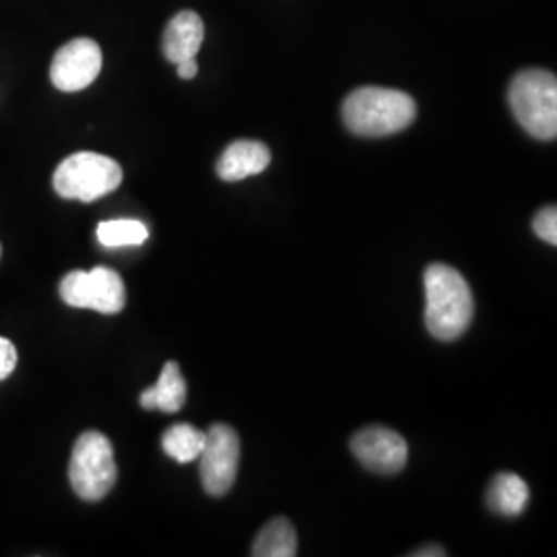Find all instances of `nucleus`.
<instances>
[{
    "instance_id": "obj_1",
    "label": "nucleus",
    "mask_w": 557,
    "mask_h": 557,
    "mask_svg": "<svg viewBox=\"0 0 557 557\" xmlns=\"http://www.w3.org/2000/svg\"><path fill=\"white\" fill-rule=\"evenodd\" d=\"M416 100L398 89L359 87L343 103L345 126L358 137H391L413 124Z\"/></svg>"
},
{
    "instance_id": "obj_2",
    "label": "nucleus",
    "mask_w": 557,
    "mask_h": 557,
    "mask_svg": "<svg viewBox=\"0 0 557 557\" xmlns=\"http://www.w3.org/2000/svg\"><path fill=\"white\" fill-rule=\"evenodd\" d=\"M423 285L428 331L440 341L460 337L473 319V294L469 283L448 264H430Z\"/></svg>"
},
{
    "instance_id": "obj_3",
    "label": "nucleus",
    "mask_w": 557,
    "mask_h": 557,
    "mask_svg": "<svg viewBox=\"0 0 557 557\" xmlns=\"http://www.w3.org/2000/svg\"><path fill=\"white\" fill-rule=\"evenodd\" d=\"M508 101L518 124L539 140L557 137V79L545 69L520 71L510 83Z\"/></svg>"
},
{
    "instance_id": "obj_4",
    "label": "nucleus",
    "mask_w": 557,
    "mask_h": 557,
    "mask_svg": "<svg viewBox=\"0 0 557 557\" xmlns=\"http://www.w3.org/2000/svg\"><path fill=\"white\" fill-rule=\"evenodd\" d=\"M122 176L119 161L94 151H79L60 163L52 184L62 199L94 202L114 193Z\"/></svg>"
},
{
    "instance_id": "obj_5",
    "label": "nucleus",
    "mask_w": 557,
    "mask_h": 557,
    "mask_svg": "<svg viewBox=\"0 0 557 557\" xmlns=\"http://www.w3.org/2000/svg\"><path fill=\"white\" fill-rule=\"evenodd\" d=\"M119 478L112 442L101 432H85L75 442L69 479L81 499L100 502L110 494Z\"/></svg>"
},
{
    "instance_id": "obj_6",
    "label": "nucleus",
    "mask_w": 557,
    "mask_h": 557,
    "mask_svg": "<svg viewBox=\"0 0 557 557\" xmlns=\"http://www.w3.org/2000/svg\"><path fill=\"white\" fill-rule=\"evenodd\" d=\"M60 298L73 308H87L100 314H119L126 304V289L114 269L96 267L91 271H73L62 278Z\"/></svg>"
},
{
    "instance_id": "obj_7",
    "label": "nucleus",
    "mask_w": 557,
    "mask_h": 557,
    "mask_svg": "<svg viewBox=\"0 0 557 557\" xmlns=\"http://www.w3.org/2000/svg\"><path fill=\"white\" fill-rule=\"evenodd\" d=\"M200 453V481L209 496H225L238 475L239 438L234 428L225 423L211 425Z\"/></svg>"
},
{
    "instance_id": "obj_8",
    "label": "nucleus",
    "mask_w": 557,
    "mask_h": 557,
    "mask_svg": "<svg viewBox=\"0 0 557 557\" xmlns=\"http://www.w3.org/2000/svg\"><path fill=\"white\" fill-rule=\"evenodd\" d=\"M101 48L89 38H77L60 48L50 66V81L60 91L73 94L87 89L100 77Z\"/></svg>"
},
{
    "instance_id": "obj_9",
    "label": "nucleus",
    "mask_w": 557,
    "mask_h": 557,
    "mask_svg": "<svg viewBox=\"0 0 557 557\" xmlns=\"http://www.w3.org/2000/svg\"><path fill=\"white\" fill-rule=\"evenodd\" d=\"M351 450L366 469L382 475L403 471L409 457V448L403 436L382 425H372L358 432L351 440Z\"/></svg>"
},
{
    "instance_id": "obj_10",
    "label": "nucleus",
    "mask_w": 557,
    "mask_h": 557,
    "mask_svg": "<svg viewBox=\"0 0 557 557\" xmlns=\"http://www.w3.org/2000/svg\"><path fill=\"white\" fill-rule=\"evenodd\" d=\"M269 163H271V151L264 143L236 140L223 151V156L218 161V176L223 182H239L264 172Z\"/></svg>"
},
{
    "instance_id": "obj_11",
    "label": "nucleus",
    "mask_w": 557,
    "mask_h": 557,
    "mask_svg": "<svg viewBox=\"0 0 557 557\" xmlns=\"http://www.w3.org/2000/svg\"><path fill=\"white\" fill-rule=\"evenodd\" d=\"M205 41V23L195 11H182L168 23L163 32V54L174 64L197 59Z\"/></svg>"
},
{
    "instance_id": "obj_12",
    "label": "nucleus",
    "mask_w": 557,
    "mask_h": 557,
    "mask_svg": "<svg viewBox=\"0 0 557 557\" xmlns=\"http://www.w3.org/2000/svg\"><path fill=\"white\" fill-rule=\"evenodd\" d=\"M186 403V380L180 372L176 361H168L161 370V376L153 386L143 391L140 407L160 409L163 413H178Z\"/></svg>"
},
{
    "instance_id": "obj_13",
    "label": "nucleus",
    "mask_w": 557,
    "mask_h": 557,
    "mask_svg": "<svg viewBox=\"0 0 557 557\" xmlns=\"http://www.w3.org/2000/svg\"><path fill=\"white\" fill-rule=\"evenodd\" d=\"M487 504L504 517H518L529 504V487L515 473H499L487 490Z\"/></svg>"
},
{
    "instance_id": "obj_14",
    "label": "nucleus",
    "mask_w": 557,
    "mask_h": 557,
    "mask_svg": "<svg viewBox=\"0 0 557 557\" xmlns=\"http://www.w3.org/2000/svg\"><path fill=\"white\" fill-rule=\"evenodd\" d=\"M250 554L255 557H294L298 554V535L287 518H273L262 527Z\"/></svg>"
},
{
    "instance_id": "obj_15",
    "label": "nucleus",
    "mask_w": 557,
    "mask_h": 557,
    "mask_svg": "<svg viewBox=\"0 0 557 557\" xmlns=\"http://www.w3.org/2000/svg\"><path fill=\"white\" fill-rule=\"evenodd\" d=\"M207 434L197 430L195 425L188 423H176L170 430H165L161 444L168 457L178 460L182 465L199 460L202 446H205Z\"/></svg>"
},
{
    "instance_id": "obj_16",
    "label": "nucleus",
    "mask_w": 557,
    "mask_h": 557,
    "mask_svg": "<svg viewBox=\"0 0 557 557\" xmlns=\"http://www.w3.org/2000/svg\"><path fill=\"white\" fill-rule=\"evenodd\" d=\"M149 238L147 225L139 220L101 221L98 225V239L106 248L122 246H140Z\"/></svg>"
},
{
    "instance_id": "obj_17",
    "label": "nucleus",
    "mask_w": 557,
    "mask_h": 557,
    "mask_svg": "<svg viewBox=\"0 0 557 557\" xmlns=\"http://www.w3.org/2000/svg\"><path fill=\"white\" fill-rule=\"evenodd\" d=\"M533 230L537 234L539 238L545 239L547 244L556 246L557 244V209L552 207H545L541 209L535 220H533Z\"/></svg>"
},
{
    "instance_id": "obj_18",
    "label": "nucleus",
    "mask_w": 557,
    "mask_h": 557,
    "mask_svg": "<svg viewBox=\"0 0 557 557\" xmlns=\"http://www.w3.org/2000/svg\"><path fill=\"white\" fill-rule=\"evenodd\" d=\"M17 349L9 338L0 337V382L9 379L17 368Z\"/></svg>"
},
{
    "instance_id": "obj_19",
    "label": "nucleus",
    "mask_w": 557,
    "mask_h": 557,
    "mask_svg": "<svg viewBox=\"0 0 557 557\" xmlns=\"http://www.w3.org/2000/svg\"><path fill=\"white\" fill-rule=\"evenodd\" d=\"M178 66V77L180 79H195L197 75H199V64H197V59H188L182 60L176 64Z\"/></svg>"
},
{
    "instance_id": "obj_20",
    "label": "nucleus",
    "mask_w": 557,
    "mask_h": 557,
    "mask_svg": "<svg viewBox=\"0 0 557 557\" xmlns=\"http://www.w3.org/2000/svg\"><path fill=\"white\" fill-rule=\"evenodd\" d=\"M411 556L418 557H428V556H446V552H442L440 547H423V549H418V552H413Z\"/></svg>"
},
{
    "instance_id": "obj_21",
    "label": "nucleus",
    "mask_w": 557,
    "mask_h": 557,
    "mask_svg": "<svg viewBox=\"0 0 557 557\" xmlns=\"http://www.w3.org/2000/svg\"><path fill=\"white\" fill-rule=\"evenodd\" d=\"M0 255H2V246H0Z\"/></svg>"
}]
</instances>
